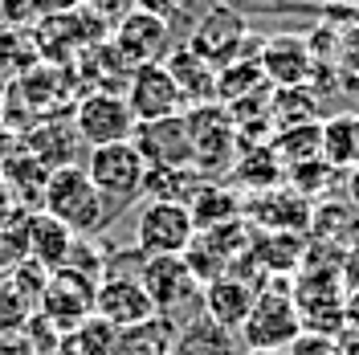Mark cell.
I'll use <instances>...</instances> for the list:
<instances>
[{
	"instance_id": "cell-1",
	"label": "cell",
	"mask_w": 359,
	"mask_h": 355,
	"mask_svg": "<svg viewBox=\"0 0 359 355\" xmlns=\"http://www.w3.org/2000/svg\"><path fill=\"white\" fill-rule=\"evenodd\" d=\"M41 213L57 217L74 237H94L114 221V213L107 208V200L98 196V188L90 184L86 168L66 163L53 168L45 180V196H41Z\"/></svg>"
},
{
	"instance_id": "cell-2",
	"label": "cell",
	"mask_w": 359,
	"mask_h": 355,
	"mask_svg": "<svg viewBox=\"0 0 359 355\" xmlns=\"http://www.w3.org/2000/svg\"><path fill=\"white\" fill-rule=\"evenodd\" d=\"M86 176L98 188V196L107 200V208L118 217L123 208H131L135 200L143 196L147 163L135 152V143H111V147H94L90 152Z\"/></svg>"
},
{
	"instance_id": "cell-3",
	"label": "cell",
	"mask_w": 359,
	"mask_h": 355,
	"mask_svg": "<svg viewBox=\"0 0 359 355\" xmlns=\"http://www.w3.org/2000/svg\"><path fill=\"white\" fill-rule=\"evenodd\" d=\"M302 335V319H298V307H294L290 286H262L253 307H249V319L241 327V339L245 347H262V351H290V343Z\"/></svg>"
},
{
	"instance_id": "cell-4",
	"label": "cell",
	"mask_w": 359,
	"mask_h": 355,
	"mask_svg": "<svg viewBox=\"0 0 359 355\" xmlns=\"http://www.w3.org/2000/svg\"><path fill=\"white\" fill-rule=\"evenodd\" d=\"M302 331L306 335H327L335 339V331H343V311H347V294L343 282L331 269H302L298 282L290 286Z\"/></svg>"
},
{
	"instance_id": "cell-5",
	"label": "cell",
	"mask_w": 359,
	"mask_h": 355,
	"mask_svg": "<svg viewBox=\"0 0 359 355\" xmlns=\"http://www.w3.org/2000/svg\"><path fill=\"white\" fill-rule=\"evenodd\" d=\"M196 237V225L188 204H172V200H147L135 217V241L143 257H172L184 253Z\"/></svg>"
},
{
	"instance_id": "cell-6",
	"label": "cell",
	"mask_w": 359,
	"mask_h": 355,
	"mask_svg": "<svg viewBox=\"0 0 359 355\" xmlns=\"http://www.w3.org/2000/svg\"><path fill=\"white\" fill-rule=\"evenodd\" d=\"M74 131L82 143H90V152L111 147V143H131L135 114L118 90H90L74 107Z\"/></svg>"
},
{
	"instance_id": "cell-7",
	"label": "cell",
	"mask_w": 359,
	"mask_h": 355,
	"mask_svg": "<svg viewBox=\"0 0 359 355\" xmlns=\"http://www.w3.org/2000/svg\"><path fill=\"white\" fill-rule=\"evenodd\" d=\"M139 282L147 290L156 314H168V319L176 311H184V307H196L204 298V286L196 282V274L188 269L184 253H172V257H143Z\"/></svg>"
},
{
	"instance_id": "cell-8",
	"label": "cell",
	"mask_w": 359,
	"mask_h": 355,
	"mask_svg": "<svg viewBox=\"0 0 359 355\" xmlns=\"http://www.w3.org/2000/svg\"><path fill=\"white\" fill-rule=\"evenodd\" d=\"M111 45L131 69L159 66V62L176 49V45H172V21L147 13V8H135V13H127V17L111 29Z\"/></svg>"
},
{
	"instance_id": "cell-9",
	"label": "cell",
	"mask_w": 359,
	"mask_h": 355,
	"mask_svg": "<svg viewBox=\"0 0 359 355\" xmlns=\"http://www.w3.org/2000/svg\"><path fill=\"white\" fill-rule=\"evenodd\" d=\"M94 290H98L94 278L74 274V269H57V274H49V286L41 294L37 314L57 335H74L94 314Z\"/></svg>"
},
{
	"instance_id": "cell-10",
	"label": "cell",
	"mask_w": 359,
	"mask_h": 355,
	"mask_svg": "<svg viewBox=\"0 0 359 355\" xmlns=\"http://www.w3.org/2000/svg\"><path fill=\"white\" fill-rule=\"evenodd\" d=\"M131 143L147 168H192V156H196L188 111L172 114V119H156V123H135Z\"/></svg>"
},
{
	"instance_id": "cell-11",
	"label": "cell",
	"mask_w": 359,
	"mask_h": 355,
	"mask_svg": "<svg viewBox=\"0 0 359 355\" xmlns=\"http://www.w3.org/2000/svg\"><path fill=\"white\" fill-rule=\"evenodd\" d=\"M123 98H127V107H131L135 123H156V119H172V114L188 111V107H184V94H180V86L172 82V74H168L163 62H159V66L131 69Z\"/></svg>"
},
{
	"instance_id": "cell-12",
	"label": "cell",
	"mask_w": 359,
	"mask_h": 355,
	"mask_svg": "<svg viewBox=\"0 0 359 355\" xmlns=\"http://www.w3.org/2000/svg\"><path fill=\"white\" fill-rule=\"evenodd\" d=\"M94 314L107 319L118 331H127L135 323L151 319L156 307H151L147 290L139 282V274H107V278L98 282V290H94Z\"/></svg>"
},
{
	"instance_id": "cell-13",
	"label": "cell",
	"mask_w": 359,
	"mask_h": 355,
	"mask_svg": "<svg viewBox=\"0 0 359 355\" xmlns=\"http://www.w3.org/2000/svg\"><path fill=\"white\" fill-rule=\"evenodd\" d=\"M257 66H262L269 86L290 90V86H306L314 58H311V45L302 41L298 33H278V37H269V41L262 45Z\"/></svg>"
},
{
	"instance_id": "cell-14",
	"label": "cell",
	"mask_w": 359,
	"mask_h": 355,
	"mask_svg": "<svg viewBox=\"0 0 359 355\" xmlns=\"http://www.w3.org/2000/svg\"><path fill=\"white\" fill-rule=\"evenodd\" d=\"M253 298H257V286H253L249 278H241L237 269H229V274L212 278V282L204 286L201 307H204V314H208V319H217L221 327H229V331L241 335V327H245V319H249V307H253Z\"/></svg>"
},
{
	"instance_id": "cell-15",
	"label": "cell",
	"mask_w": 359,
	"mask_h": 355,
	"mask_svg": "<svg viewBox=\"0 0 359 355\" xmlns=\"http://www.w3.org/2000/svg\"><path fill=\"white\" fill-rule=\"evenodd\" d=\"M163 66H168V74H172V82L180 86L188 111H196V107H204V102H208V107L217 102V66L204 62L192 45H176V49L163 58Z\"/></svg>"
},
{
	"instance_id": "cell-16",
	"label": "cell",
	"mask_w": 359,
	"mask_h": 355,
	"mask_svg": "<svg viewBox=\"0 0 359 355\" xmlns=\"http://www.w3.org/2000/svg\"><path fill=\"white\" fill-rule=\"evenodd\" d=\"M74 241H78V237H74L57 217H49L41 208L29 213V221H25V257H29V262H37V266H45L49 274H57V269L69 262Z\"/></svg>"
},
{
	"instance_id": "cell-17",
	"label": "cell",
	"mask_w": 359,
	"mask_h": 355,
	"mask_svg": "<svg viewBox=\"0 0 359 355\" xmlns=\"http://www.w3.org/2000/svg\"><path fill=\"white\" fill-rule=\"evenodd\" d=\"M245 21L241 17H233L229 8H212L208 17L201 21V29L192 33V49L201 53L204 62H212V66L221 69V66H229V58L241 49V41H245Z\"/></svg>"
},
{
	"instance_id": "cell-18",
	"label": "cell",
	"mask_w": 359,
	"mask_h": 355,
	"mask_svg": "<svg viewBox=\"0 0 359 355\" xmlns=\"http://www.w3.org/2000/svg\"><path fill=\"white\" fill-rule=\"evenodd\" d=\"M172 355H241V335L221 327L208 314H192L176 331Z\"/></svg>"
},
{
	"instance_id": "cell-19",
	"label": "cell",
	"mask_w": 359,
	"mask_h": 355,
	"mask_svg": "<svg viewBox=\"0 0 359 355\" xmlns=\"http://www.w3.org/2000/svg\"><path fill=\"white\" fill-rule=\"evenodd\" d=\"M208 180L196 168H147L143 196L147 200H172V204H192Z\"/></svg>"
},
{
	"instance_id": "cell-20",
	"label": "cell",
	"mask_w": 359,
	"mask_h": 355,
	"mask_svg": "<svg viewBox=\"0 0 359 355\" xmlns=\"http://www.w3.org/2000/svg\"><path fill=\"white\" fill-rule=\"evenodd\" d=\"M188 213H192V225H196V233H208V229H221V225H233L241 217V200L237 192H229L221 184H204L196 200L188 204Z\"/></svg>"
},
{
	"instance_id": "cell-21",
	"label": "cell",
	"mask_w": 359,
	"mask_h": 355,
	"mask_svg": "<svg viewBox=\"0 0 359 355\" xmlns=\"http://www.w3.org/2000/svg\"><path fill=\"white\" fill-rule=\"evenodd\" d=\"M355 114H335L327 123H318V159L331 168H355Z\"/></svg>"
},
{
	"instance_id": "cell-22",
	"label": "cell",
	"mask_w": 359,
	"mask_h": 355,
	"mask_svg": "<svg viewBox=\"0 0 359 355\" xmlns=\"http://www.w3.org/2000/svg\"><path fill=\"white\" fill-rule=\"evenodd\" d=\"M176 331L180 327L168 314H151V319H143V323L123 331V355H172Z\"/></svg>"
},
{
	"instance_id": "cell-23",
	"label": "cell",
	"mask_w": 359,
	"mask_h": 355,
	"mask_svg": "<svg viewBox=\"0 0 359 355\" xmlns=\"http://www.w3.org/2000/svg\"><path fill=\"white\" fill-rule=\"evenodd\" d=\"M74 355H123V331L111 327L107 319H98V314H90L86 323L78 327L74 335H66Z\"/></svg>"
},
{
	"instance_id": "cell-24",
	"label": "cell",
	"mask_w": 359,
	"mask_h": 355,
	"mask_svg": "<svg viewBox=\"0 0 359 355\" xmlns=\"http://www.w3.org/2000/svg\"><path fill=\"white\" fill-rule=\"evenodd\" d=\"M33 314H37V307H33L8 278H0V343L25 335V327H29Z\"/></svg>"
},
{
	"instance_id": "cell-25",
	"label": "cell",
	"mask_w": 359,
	"mask_h": 355,
	"mask_svg": "<svg viewBox=\"0 0 359 355\" xmlns=\"http://www.w3.org/2000/svg\"><path fill=\"white\" fill-rule=\"evenodd\" d=\"M82 8H86L90 17H98L102 25H118L127 13H135V0H82Z\"/></svg>"
},
{
	"instance_id": "cell-26",
	"label": "cell",
	"mask_w": 359,
	"mask_h": 355,
	"mask_svg": "<svg viewBox=\"0 0 359 355\" xmlns=\"http://www.w3.org/2000/svg\"><path fill=\"white\" fill-rule=\"evenodd\" d=\"M286 355H343L335 347V339H327V335H298V339H294L290 343V351Z\"/></svg>"
},
{
	"instance_id": "cell-27",
	"label": "cell",
	"mask_w": 359,
	"mask_h": 355,
	"mask_svg": "<svg viewBox=\"0 0 359 355\" xmlns=\"http://www.w3.org/2000/svg\"><path fill=\"white\" fill-rule=\"evenodd\" d=\"M33 13V0H0V25H17Z\"/></svg>"
},
{
	"instance_id": "cell-28",
	"label": "cell",
	"mask_w": 359,
	"mask_h": 355,
	"mask_svg": "<svg viewBox=\"0 0 359 355\" xmlns=\"http://www.w3.org/2000/svg\"><path fill=\"white\" fill-rule=\"evenodd\" d=\"M188 0H135V8H147V13H156V17H176L180 8H184Z\"/></svg>"
},
{
	"instance_id": "cell-29",
	"label": "cell",
	"mask_w": 359,
	"mask_h": 355,
	"mask_svg": "<svg viewBox=\"0 0 359 355\" xmlns=\"http://www.w3.org/2000/svg\"><path fill=\"white\" fill-rule=\"evenodd\" d=\"M343 327L359 335V290H355V294H347V311H343Z\"/></svg>"
},
{
	"instance_id": "cell-30",
	"label": "cell",
	"mask_w": 359,
	"mask_h": 355,
	"mask_svg": "<svg viewBox=\"0 0 359 355\" xmlns=\"http://www.w3.org/2000/svg\"><path fill=\"white\" fill-rule=\"evenodd\" d=\"M347 204L359 213V163L355 168H347Z\"/></svg>"
},
{
	"instance_id": "cell-31",
	"label": "cell",
	"mask_w": 359,
	"mask_h": 355,
	"mask_svg": "<svg viewBox=\"0 0 359 355\" xmlns=\"http://www.w3.org/2000/svg\"><path fill=\"white\" fill-rule=\"evenodd\" d=\"M41 355H74V347H69V339H62L57 347H49V351H41Z\"/></svg>"
},
{
	"instance_id": "cell-32",
	"label": "cell",
	"mask_w": 359,
	"mask_h": 355,
	"mask_svg": "<svg viewBox=\"0 0 359 355\" xmlns=\"http://www.w3.org/2000/svg\"><path fill=\"white\" fill-rule=\"evenodd\" d=\"M4 123H8V107H4V90H0V131H4Z\"/></svg>"
},
{
	"instance_id": "cell-33",
	"label": "cell",
	"mask_w": 359,
	"mask_h": 355,
	"mask_svg": "<svg viewBox=\"0 0 359 355\" xmlns=\"http://www.w3.org/2000/svg\"><path fill=\"white\" fill-rule=\"evenodd\" d=\"M241 355H286V351H262V347H245Z\"/></svg>"
},
{
	"instance_id": "cell-34",
	"label": "cell",
	"mask_w": 359,
	"mask_h": 355,
	"mask_svg": "<svg viewBox=\"0 0 359 355\" xmlns=\"http://www.w3.org/2000/svg\"><path fill=\"white\" fill-rule=\"evenodd\" d=\"M355 119H359V114H355ZM355 143H359V123H355ZM355 163H359V152H355Z\"/></svg>"
},
{
	"instance_id": "cell-35",
	"label": "cell",
	"mask_w": 359,
	"mask_h": 355,
	"mask_svg": "<svg viewBox=\"0 0 359 355\" xmlns=\"http://www.w3.org/2000/svg\"><path fill=\"white\" fill-rule=\"evenodd\" d=\"M249 4H273V0H249Z\"/></svg>"
},
{
	"instance_id": "cell-36",
	"label": "cell",
	"mask_w": 359,
	"mask_h": 355,
	"mask_svg": "<svg viewBox=\"0 0 359 355\" xmlns=\"http://www.w3.org/2000/svg\"><path fill=\"white\" fill-rule=\"evenodd\" d=\"M0 188H4V172H0Z\"/></svg>"
}]
</instances>
